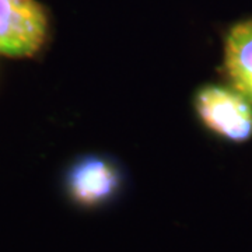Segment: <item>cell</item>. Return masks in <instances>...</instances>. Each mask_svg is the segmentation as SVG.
<instances>
[{"label": "cell", "instance_id": "1", "mask_svg": "<svg viewBox=\"0 0 252 252\" xmlns=\"http://www.w3.org/2000/svg\"><path fill=\"white\" fill-rule=\"evenodd\" d=\"M46 35L48 17L36 0H0V55L31 58Z\"/></svg>", "mask_w": 252, "mask_h": 252}, {"label": "cell", "instance_id": "2", "mask_svg": "<svg viewBox=\"0 0 252 252\" xmlns=\"http://www.w3.org/2000/svg\"><path fill=\"white\" fill-rule=\"evenodd\" d=\"M195 107L202 122L221 137L245 142L252 136V108L243 94L207 86L196 94Z\"/></svg>", "mask_w": 252, "mask_h": 252}, {"label": "cell", "instance_id": "3", "mask_svg": "<svg viewBox=\"0 0 252 252\" xmlns=\"http://www.w3.org/2000/svg\"><path fill=\"white\" fill-rule=\"evenodd\" d=\"M121 177L115 165L101 157L76 162L67 175L69 193L83 206H95L108 200L119 188Z\"/></svg>", "mask_w": 252, "mask_h": 252}, {"label": "cell", "instance_id": "4", "mask_svg": "<svg viewBox=\"0 0 252 252\" xmlns=\"http://www.w3.org/2000/svg\"><path fill=\"white\" fill-rule=\"evenodd\" d=\"M224 58L225 70L235 90L252 101V20L230 30Z\"/></svg>", "mask_w": 252, "mask_h": 252}]
</instances>
